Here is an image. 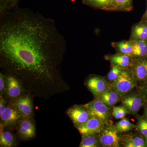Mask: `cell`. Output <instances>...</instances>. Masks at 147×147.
<instances>
[{
	"label": "cell",
	"mask_w": 147,
	"mask_h": 147,
	"mask_svg": "<svg viewBox=\"0 0 147 147\" xmlns=\"http://www.w3.org/2000/svg\"><path fill=\"white\" fill-rule=\"evenodd\" d=\"M67 114L77 127L85 123L91 117L84 105H74L69 109Z\"/></svg>",
	"instance_id": "obj_6"
},
{
	"label": "cell",
	"mask_w": 147,
	"mask_h": 147,
	"mask_svg": "<svg viewBox=\"0 0 147 147\" xmlns=\"http://www.w3.org/2000/svg\"><path fill=\"white\" fill-rule=\"evenodd\" d=\"M141 21L147 22V8L146 12H145L144 14L143 17H142V21Z\"/></svg>",
	"instance_id": "obj_32"
},
{
	"label": "cell",
	"mask_w": 147,
	"mask_h": 147,
	"mask_svg": "<svg viewBox=\"0 0 147 147\" xmlns=\"http://www.w3.org/2000/svg\"></svg>",
	"instance_id": "obj_35"
},
{
	"label": "cell",
	"mask_w": 147,
	"mask_h": 147,
	"mask_svg": "<svg viewBox=\"0 0 147 147\" xmlns=\"http://www.w3.org/2000/svg\"><path fill=\"white\" fill-rule=\"evenodd\" d=\"M141 93L144 98L146 102L147 101V83L143 85L141 90Z\"/></svg>",
	"instance_id": "obj_31"
},
{
	"label": "cell",
	"mask_w": 147,
	"mask_h": 147,
	"mask_svg": "<svg viewBox=\"0 0 147 147\" xmlns=\"http://www.w3.org/2000/svg\"><path fill=\"white\" fill-rule=\"evenodd\" d=\"M131 57L124 54H117L110 57V60L113 65L117 66L123 69L131 66L133 61Z\"/></svg>",
	"instance_id": "obj_14"
},
{
	"label": "cell",
	"mask_w": 147,
	"mask_h": 147,
	"mask_svg": "<svg viewBox=\"0 0 147 147\" xmlns=\"http://www.w3.org/2000/svg\"><path fill=\"white\" fill-rule=\"evenodd\" d=\"M91 117L100 119L103 123L107 122L110 115V108L102 101L96 99L84 105Z\"/></svg>",
	"instance_id": "obj_3"
},
{
	"label": "cell",
	"mask_w": 147,
	"mask_h": 147,
	"mask_svg": "<svg viewBox=\"0 0 147 147\" xmlns=\"http://www.w3.org/2000/svg\"><path fill=\"white\" fill-rule=\"evenodd\" d=\"M7 80V93L9 97L15 98L19 96L22 90L18 80L12 76H9Z\"/></svg>",
	"instance_id": "obj_12"
},
{
	"label": "cell",
	"mask_w": 147,
	"mask_h": 147,
	"mask_svg": "<svg viewBox=\"0 0 147 147\" xmlns=\"http://www.w3.org/2000/svg\"><path fill=\"white\" fill-rule=\"evenodd\" d=\"M132 42V56L136 58L147 57V41L134 40Z\"/></svg>",
	"instance_id": "obj_15"
},
{
	"label": "cell",
	"mask_w": 147,
	"mask_h": 147,
	"mask_svg": "<svg viewBox=\"0 0 147 147\" xmlns=\"http://www.w3.org/2000/svg\"><path fill=\"white\" fill-rule=\"evenodd\" d=\"M146 100L142 93L129 96L123 98L122 103L129 113L135 114L138 113Z\"/></svg>",
	"instance_id": "obj_8"
},
{
	"label": "cell",
	"mask_w": 147,
	"mask_h": 147,
	"mask_svg": "<svg viewBox=\"0 0 147 147\" xmlns=\"http://www.w3.org/2000/svg\"><path fill=\"white\" fill-rule=\"evenodd\" d=\"M119 96L115 90L108 89L98 96L97 99L101 100L108 107H112L119 102Z\"/></svg>",
	"instance_id": "obj_13"
},
{
	"label": "cell",
	"mask_w": 147,
	"mask_h": 147,
	"mask_svg": "<svg viewBox=\"0 0 147 147\" xmlns=\"http://www.w3.org/2000/svg\"><path fill=\"white\" fill-rule=\"evenodd\" d=\"M134 125L127 119L123 118L116 125V128L119 132H126L129 131Z\"/></svg>",
	"instance_id": "obj_23"
},
{
	"label": "cell",
	"mask_w": 147,
	"mask_h": 147,
	"mask_svg": "<svg viewBox=\"0 0 147 147\" xmlns=\"http://www.w3.org/2000/svg\"><path fill=\"white\" fill-rule=\"evenodd\" d=\"M5 90V76L3 73H0V92L3 94Z\"/></svg>",
	"instance_id": "obj_29"
},
{
	"label": "cell",
	"mask_w": 147,
	"mask_h": 147,
	"mask_svg": "<svg viewBox=\"0 0 147 147\" xmlns=\"http://www.w3.org/2000/svg\"><path fill=\"white\" fill-rule=\"evenodd\" d=\"M145 141H146V147H147V136L145 137Z\"/></svg>",
	"instance_id": "obj_34"
},
{
	"label": "cell",
	"mask_w": 147,
	"mask_h": 147,
	"mask_svg": "<svg viewBox=\"0 0 147 147\" xmlns=\"http://www.w3.org/2000/svg\"><path fill=\"white\" fill-rule=\"evenodd\" d=\"M131 75L142 85L147 83V57L136 58L131 65Z\"/></svg>",
	"instance_id": "obj_5"
},
{
	"label": "cell",
	"mask_w": 147,
	"mask_h": 147,
	"mask_svg": "<svg viewBox=\"0 0 147 147\" xmlns=\"http://www.w3.org/2000/svg\"><path fill=\"white\" fill-rule=\"evenodd\" d=\"M1 117L3 124L10 125L22 118V116L15 108L7 107Z\"/></svg>",
	"instance_id": "obj_11"
},
{
	"label": "cell",
	"mask_w": 147,
	"mask_h": 147,
	"mask_svg": "<svg viewBox=\"0 0 147 147\" xmlns=\"http://www.w3.org/2000/svg\"><path fill=\"white\" fill-rule=\"evenodd\" d=\"M118 132L115 126L110 125L104 127L98 136L100 144L104 147H119L120 138Z\"/></svg>",
	"instance_id": "obj_4"
},
{
	"label": "cell",
	"mask_w": 147,
	"mask_h": 147,
	"mask_svg": "<svg viewBox=\"0 0 147 147\" xmlns=\"http://www.w3.org/2000/svg\"><path fill=\"white\" fill-rule=\"evenodd\" d=\"M146 104L145 107L144 115L146 117V119H147V101H146Z\"/></svg>",
	"instance_id": "obj_33"
},
{
	"label": "cell",
	"mask_w": 147,
	"mask_h": 147,
	"mask_svg": "<svg viewBox=\"0 0 147 147\" xmlns=\"http://www.w3.org/2000/svg\"><path fill=\"white\" fill-rule=\"evenodd\" d=\"M131 34L134 40L147 41V22L141 21L134 27Z\"/></svg>",
	"instance_id": "obj_16"
},
{
	"label": "cell",
	"mask_w": 147,
	"mask_h": 147,
	"mask_svg": "<svg viewBox=\"0 0 147 147\" xmlns=\"http://www.w3.org/2000/svg\"><path fill=\"white\" fill-rule=\"evenodd\" d=\"M124 146L126 147H146V141L141 136H135L127 138L125 142Z\"/></svg>",
	"instance_id": "obj_22"
},
{
	"label": "cell",
	"mask_w": 147,
	"mask_h": 147,
	"mask_svg": "<svg viewBox=\"0 0 147 147\" xmlns=\"http://www.w3.org/2000/svg\"><path fill=\"white\" fill-rule=\"evenodd\" d=\"M5 104V101L3 98L2 96L1 95V97H0V116L2 115L6 108Z\"/></svg>",
	"instance_id": "obj_30"
},
{
	"label": "cell",
	"mask_w": 147,
	"mask_h": 147,
	"mask_svg": "<svg viewBox=\"0 0 147 147\" xmlns=\"http://www.w3.org/2000/svg\"><path fill=\"white\" fill-rule=\"evenodd\" d=\"M96 134L82 135V140L80 144L81 147H97L100 145L99 138Z\"/></svg>",
	"instance_id": "obj_19"
},
{
	"label": "cell",
	"mask_w": 147,
	"mask_h": 147,
	"mask_svg": "<svg viewBox=\"0 0 147 147\" xmlns=\"http://www.w3.org/2000/svg\"><path fill=\"white\" fill-rule=\"evenodd\" d=\"M132 8V0H111L110 10L129 11Z\"/></svg>",
	"instance_id": "obj_17"
},
{
	"label": "cell",
	"mask_w": 147,
	"mask_h": 147,
	"mask_svg": "<svg viewBox=\"0 0 147 147\" xmlns=\"http://www.w3.org/2000/svg\"><path fill=\"white\" fill-rule=\"evenodd\" d=\"M14 108L25 118H28L32 112V103L28 96L21 98L14 103Z\"/></svg>",
	"instance_id": "obj_10"
},
{
	"label": "cell",
	"mask_w": 147,
	"mask_h": 147,
	"mask_svg": "<svg viewBox=\"0 0 147 147\" xmlns=\"http://www.w3.org/2000/svg\"><path fill=\"white\" fill-rule=\"evenodd\" d=\"M83 2L92 7L110 10L111 0H83Z\"/></svg>",
	"instance_id": "obj_20"
},
{
	"label": "cell",
	"mask_w": 147,
	"mask_h": 147,
	"mask_svg": "<svg viewBox=\"0 0 147 147\" xmlns=\"http://www.w3.org/2000/svg\"><path fill=\"white\" fill-rule=\"evenodd\" d=\"M116 46L121 54L132 57L133 44L132 41H121L116 43Z\"/></svg>",
	"instance_id": "obj_21"
},
{
	"label": "cell",
	"mask_w": 147,
	"mask_h": 147,
	"mask_svg": "<svg viewBox=\"0 0 147 147\" xmlns=\"http://www.w3.org/2000/svg\"><path fill=\"white\" fill-rule=\"evenodd\" d=\"M123 69L117 66L113 65L111 70L109 71L108 74V79L110 81H114L115 80L122 71Z\"/></svg>",
	"instance_id": "obj_25"
},
{
	"label": "cell",
	"mask_w": 147,
	"mask_h": 147,
	"mask_svg": "<svg viewBox=\"0 0 147 147\" xmlns=\"http://www.w3.org/2000/svg\"><path fill=\"white\" fill-rule=\"evenodd\" d=\"M137 127L140 132L145 137H146L147 136V125L145 122L144 119H139Z\"/></svg>",
	"instance_id": "obj_27"
},
{
	"label": "cell",
	"mask_w": 147,
	"mask_h": 147,
	"mask_svg": "<svg viewBox=\"0 0 147 147\" xmlns=\"http://www.w3.org/2000/svg\"><path fill=\"white\" fill-rule=\"evenodd\" d=\"M128 113V111L123 106L122 107L117 106L113 108V115L116 119H123Z\"/></svg>",
	"instance_id": "obj_24"
},
{
	"label": "cell",
	"mask_w": 147,
	"mask_h": 147,
	"mask_svg": "<svg viewBox=\"0 0 147 147\" xmlns=\"http://www.w3.org/2000/svg\"><path fill=\"white\" fill-rule=\"evenodd\" d=\"M104 123L95 117H91L85 123L77 127L80 134L83 135L99 133L104 128Z\"/></svg>",
	"instance_id": "obj_7"
},
{
	"label": "cell",
	"mask_w": 147,
	"mask_h": 147,
	"mask_svg": "<svg viewBox=\"0 0 147 147\" xmlns=\"http://www.w3.org/2000/svg\"><path fill=\"white\" fill-rule=\"evenodd\" d=\"M26 118L21 120L19 123V125L35 134V131L33 123L29 119H27V118Z\"/></svg>",
	"instance_id": "obj_26"
},
{
	"label": "cell",
	"mask_w": 147,
	"mask_h": 147,
	"mask_svg": "<svg viewBox=\"0 0 147 147\" xmlns=\"http://www.w3.org/2000/svg\"><path fill=\"white\" fill-rule=\"evenodd\" d=\"M18 132L19 135L22 138L25 139H28L31 138L34 136L35 134L31 131L27 130L20 125L18 126Z\"/></svg>",
	"instance_id": "obj_28"
},
{
	"label": "cell",
	"mask_w": 147,
	"mask_h": 147,
	"mask_svg": "<svg viewBox=\"0 0 147 147\" xmlns=\"http://www.w3.org/2000/svg\"><path fill=\"white\" fill-rule=\"evenodd\" d=\"M87 85L93 94L97 97L108 90L106 81L98 76L90 78L87 81Z\"/></svg>",
	"instance_id": "obj_9"
},
{
	"label": "cell",
	"mask_w": 147,
	"mask_h": 147,
	"mask_svg": "<svg viewBox=\"0 0 147 147\" xmlns=\"http://www.w3.org/2000/svg\"><path fill=\"white\" fill-rule=\"evenodd\" d=\"M0 127V145L1 146H12L14 143V139L13 135L9 131H3L2 123H1Z\"/></svg>",
	"instance_id": "obj_18"
},
{
	"label": "cell",
	"mask_w": 147,
	"mask_h": 147,
	"mask_svg": "<svg viewBox=\"0 0 147 147\" xmlns=\"http://www.w3.org/2000/svg\"><path fill=\"white\" fill-rule=\"evenodd\" d=\"M111 86L119 95L122 96L136 86V81L131 74L123 70L119 77L113 81Z\"/></svg>",
	"instance_id": "obj_2"
},
{
	"label": "cell",
	"mask_w": 147,
	"mask_h": 147,
	"mask_svg": "<svg viewBox=\"0 0 147 147\" xmlns=\"http://www.w3.org/2000/svg\"><path fill=\"white\" fill-rule=\"evenodd\" d=\"M66 47L64 36L52 18L15 7L0 16V56L8 71L52 79Z\"/></svg>",
	"instance_id": "obj_1"
}]
</instances>
